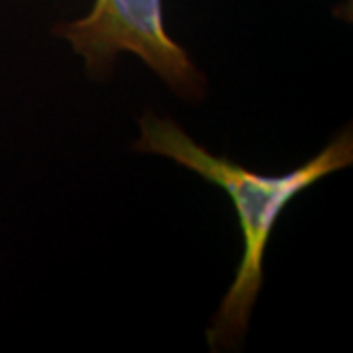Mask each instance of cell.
<instances>
[{
	"mask_svg": "<svg viewBox=\"0 0 353 353\" xmlns=\"http://www.w3.org/2000/svg\"><path fill=\"white\" fill-rule=\"evenodd\" d=\"M134 150L175 161L220 187L234 204L243 238V253L234 283L206 332V340L212 352L236 347L248 332L253 306L263 287L265 250L279 216L304 190L353 163L352 126L341 130L312 159L277 176L259 175L228 157L212 155L173 118L155 112H145L139 118V138Z\"/></svg>",
	"mask_w": 353,
	"mask_h": 353,
	"instance_id": "6da1fadb",
	"label": "cell"
},
{
	"mask_svg": "<svg viewBox=\"0 0 353 353\" xmlns=\"http://www.w3.org/2000/svg\"><path fill=\"white\" fill-rule=\"evenodd\" d=\"M53 36L67 39L79 53L88 75H110L116 55L139 57L176 97L201 101L206 79L189 53L167 34L161 0H94L92 10L71 22L53 26Z\"/></svg>",
	"mask_w": 353,
	"mask_h": 353,
	"instance_id": "7a4b0ae2",
	"label": "cell"
}]
</instances>
